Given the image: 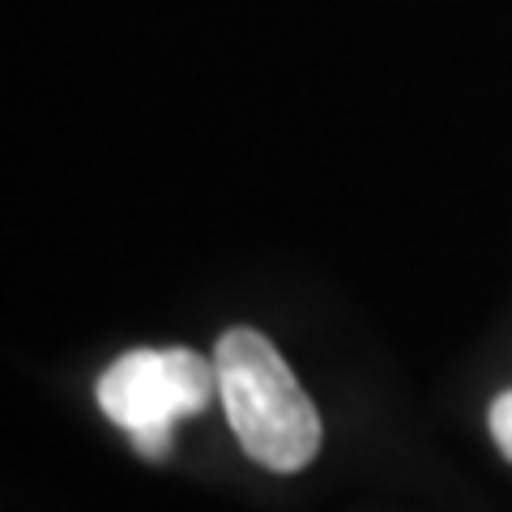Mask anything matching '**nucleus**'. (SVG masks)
I'll return each mask as SVG.
<instances>
[{
  "label": "nucleus",
  "instance_id": "nucleus-2",
  "mask_svg": "<svg viewBox=\"0 0 512 512\" xmlns=\"http://www.w3.org/2000/svg\"><path fill=\"white\" fill-rule=\"evenodd\" d=\"M218 389V372L197 350H128L103 372L99 406L133 436L141 457H167L171 431L184 414L205 410Z\"/></svg>",
  "mask_w": 512,
  "mask_h": 512
},
{
  "label": "nucleus",
  "instance_id": "nucleus-3",
  "mask_svg": "<svg viewBox=\"0 0 512 512\" xmlns=\"http://www.w3.org/2000/svg\"><path fill=\"white\" fill-rule=\"evenodd\" d=\"M487 423H491V436H495V444H500V453L512 461V389L491 402V419Z\"/></svg>",
  "mask_w": 512,
  "mask_h": 512
},
{
  "label": "nucleus",
  "instance_id": "nucleus-1",
  "mask_svg": "<svg viewBox=\"0 0 512 512\" xmlns=\"http://www.w3.org/2000/svg\"><path fill=\"white\" fill-rule=\"evenodd\" d=\"M222 410L244 453L265 470H303L320 448V414L295 372L256 329H227L214 346Z\"/></svg>",
  "mask_w": 512,
  "mask_h": 512
}]
</instances>
